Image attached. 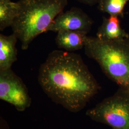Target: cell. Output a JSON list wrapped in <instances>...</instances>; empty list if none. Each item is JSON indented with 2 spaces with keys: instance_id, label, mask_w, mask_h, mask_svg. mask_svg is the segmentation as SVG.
<instances>
[{
  "instance_id": "1",
  "label": "cell",
  "mask_w": 129,
  "mask_h": 129,
  "mask_svg": "<svg viewBox=\"0 0 129 129\" xmlns=\"http://www.w3.org/2000/svg\"><path fill=\"white\" fill-rule=\"evenodd\" d=\"M38 81L53 102L74 113L83 110L101 88L80 55L62 50L49 54L39 68Z\"/></svg>"
},
{
  "instance_id": "2",
  "label": "cell",
  "mask_w": 129,
  "mask_h": 129,
  "mask_svg": "<svg viewBox=\"0 0 129 129\" xmlns=\"http://www.w3.org/2000/svg\"><path fill=\"white\" fill-rule=\"evenodd\" d=\"M18 13L11 26L13 33L27 50L30 44L46 32L56 17L63 11L68 0H19Z\"/></svg>"
},
{
  "instance_id": "3",
  "label": "cell",
  "mask_w": 129,
  "mask_h": 129,
  "mask_svg": "<svg viewBox=\"0 0 129 129\" xmlns=\"http://www.w3.org/2000/svg\"><path fill=\"white\" fill-rule=\"evenodd\" d=\"M84 50L108 78L119 87L129 89V36L111 41L87 36Z\"/></svg>"
},
{
  "instance_id": "4",
  "label": "cell",
  "mask_w": 129,
  "mask_h": 129,
  "mask_svg": "<svg viewBox=\"0 0 129 129\" xmlns=\"http://www.w3.org/2000/svg\"><path fill=\"white\" fill-rule=\"evenodd\" d=\"M86 114L112 129H129V89L119 87L113 95L88 110Z\"/></svg>"
},
{
  "instance_id": "5",
  "label": "cell",
  "mask_w": 129,
  "mask_h": 129,
  "mask_svg": "<svg viewBox=\"0 0 129 129\" xmlns=\"http://www.w3.org/2000/svg\"><path fill=\"white\" fill-rule=\"evenodd\" d=\"M0 99L23 111L31 104L27 88L12 69L0 70Z\"/></svg>"
},
{
  "instance_id": "6",
  "label": "cell",
  "mask_w": 129,
  "mask_h": 129,
  "mask_svg": "<svg viewBox=\"0 0 129 129\" xmlns=\"http://www.w3.org/2000/svg\"><path fill=\"white\" fill-rule=\"evenodd\" d=\"M93 24V20L87 14L81 9L74 7L59 14L47 28L46 32L71 30L88 34Z\"/></svg>"
},
{
  "instance_id": "7",
  "label": "cell",
  "mask_w": 129,
  "mask_h": 129,
  "mask_svg": "<svg viewBox=\"0 0 129 129\" xmlns=\"http://www.w3.org/2000/svg\"><path fill=\"white\" fill-rule=\"evenodd\" d=\"M129 34L121 27L119 17H103L102 22L98 28L96 37L104 41H111L129 37Z\"/></svg>"
},
{
  "instance_id": "8",
  "label": "cell",
  "mask_w": 129,
  "mask_h": 129,
  "mask_svg": "<svg viewBox=\"0 0 129 129\" xmlns=\"http://www.w3.org/2000/svg\"><path fill=\"white\" fill-rule=\"evenodd\" d=\"M18 40L13 33L9 36L0 34V70L11 69L17 60L16 44Z\"/></svg>"
},
{
  "instance_id": "9",
  "label": "cell",
  "mask_w": 129,
  "mask_h": 129,
  "mask_svg": "<svg viewBox=\"0 0 129 129\" xmlns=\"http://www.w3.org/2000/svg\"><path fill=\"white\" fill-rule=\"evenodd\" d=\"M87 37V34L84 33L62 30L57 33L55 44L59 48L74 52L84 48Z\"/></svg>"
},
{
  "instance_id": "10",
  "label": "cell",
  "mask_w": 129,
  "mask_h": 129,
  "mask_svg": "<svg viewBox=\"0 0 129 129\" xmlns=\"http://www.w3.org/2000/svg\"><path fill=\"white\" fill-rule=\"evenodd\" d=\"M18 2L0 0V31L12 26L18 13Z\"/></svg>"
},
{
  "instance_id": "11",
  "label": "cell",
  "mask_w": 129,
  "mask_h": 129,
  "mask_svg": "<svg viewBox=\"0 0 129 129\" xmlns=\"http://www.w3.org/2000/svg\"><path fill=\"white\" fill-rule=\"evenodd\" d=\"M129 0H101L98 5V9L102 13L123 18L124 9Z\"/></svg>"
},
{
  "instance_id": "12",
  "label": "cell",
  "mask_w": 129,
  "mask_h": 129,
  "mask_svg": "<svg viewBox=\"0 0 129 129\" xmlns=\"http://www.w3.org/2000/svg\"><path fill=\"white\" fill-rule=\"evenodd\" d=\"M78 2L84 5L93 6L99 3L101 0H77Z\"/></svg>"
}]
</instances>
